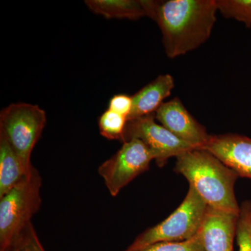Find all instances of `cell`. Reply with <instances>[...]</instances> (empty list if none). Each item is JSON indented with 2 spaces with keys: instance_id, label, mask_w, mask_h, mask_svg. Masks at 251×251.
<instances>
[{
  "instance_id": "1",
  "label": "cell",
  "mask_w": 251,
  "mask_h": 251,
  "mask_svg": "<svg viewBox=\"0 0 251 251\" xmlns=\"http://www.w3.org/2000/svg\"><path fill=\"white\" fill-rule=\"evenodd\" d=\"M148 17L158 24L166 55L174 59L210 38L219 11L216 0H144Z\"/></svg>"
},
{
  "instance_id": "2",
  "label": "cell",
  "mask_w": 251,
  "mask_h": 251,
  "mask_svg": "<svg viewBox=\"0 0 251 251\" xmlns=\"http://www.w3.org/2000/svg\"><path fill=\"white\" fill-rule=\"evenodd\" d=\"M175 173L183 175L207 206L239 214L234 192L239 175L219 158L203 149L191 150L176 157Z\"/></svg>"
},
{
  "instance_id": "3",
  "label": "cell",
  "mask_w": 251,
  "mask_h": 251,
  "mask_svg": "<svg viewBox=\"0 0 251 251\" xmlns=\"http://www.w3.org/2000/svg\"><path fill=\"white\" fill-rule=\"evenodd\" d=\"M42 177L32 166L17 185L0 198V251H4L40 209Z\"/></svg>"
},
{
  "instance_id": "4",
  "label": "cell",
  "mask_w": 251,
  "mask_h": 251,
  "mask_svg": "<svg viewBox=\"0 0 251 251\" xmlns=\"http://www.w3.org/2000/svg\"><path fill=\"white\" fill-rule=\"evenodd\" d=\"M207 204L193 186L179 207L161 223L150 227L135 238L124 251H138L158 242H184L197 235Z\"/></svg>"
},
{
  "instance_id": "5",
  "label": "cell",
  "mask_w": 251,
  "mask_h": 251,
  "mask_svg": "<svg viewBox=\"0 0 251 251\" xmlns=\"http://www.w3.org/2000/svg\"><path fill=\"white\" fill-rule=\"evenodd\" d=\"M46 120V112L30 103H12L0 113V133L28 171L33 166L31 153L45 128Z\"/></svg>"
},
{
  "instance_id": "6",
  "label": "cell",
  "mask_w": 251,
  "mask_h": 251,
  "mask_svg": "<svg viewBox=\"0 0 251 251\" xmlns=\"http://www.w3.org/2000/svg\"><path fill=\"white\" fill-rule=\"evenodd\" d=\"M152 153L139 139L125 142L120 150L103 162L98 169L109 193L113 197L135 178L150 168Z\"/></svg>"
},
{
  "instance_id": "7",
  "label": "cell",
  "mask_w": 251,
  "mask_h": 251,
  "mask_svg": "<svg viewBox=\"0 0 251 251\" xmlns=\"http://www.w3.org/2000/svg\"><path fill=\"white\" fill-rule=\"evenodd\" d=\"M139 139L152 153L157 166L163 168L172 157H178L197 147L179 139L156 122L155 114L127 122L122 143Z\"/></svg>"
},
{
  "instance_id": "8",
  "label": "cell",
  "mask_w": 251,
  "mask_h": 251,
  "mask_svg": "<svg viewBox=\"0 0 251 251\" xmlns=\"http://www.w3.org/2000/svg\"><path fill=\"white\" fill-rule=\"evenodd\" d=\"M155 118L175 136L202 149L210 135L185 108L178 97L164 102L155 112Z\"/></svg>"
},
{
  "instance_id": "9",
  "label": "cell",
  "mask_w": 251,
  "mask_h": 251,
  "mask_svg": "<svg viewBox=\"0 0 251 251\" xmlns=\"http://www.w3.org/2000/svg\"><path fill=\"white\" fill-rule=\"evenodd\" d=\"M202 149L219 158L239 177L251 179V138L236 133L211 135Z\"/></svg>"
},
{
  "instance_id": "10",
  "label": "cell",
  "mask_w": 251,
  "mask_h": 251,
  "mask_svg": "<svg viewBox=\"0 0 251 251\" xmlns=\"http://www.w3.org/2000/svg\"><path fill=\"white\" fill-rule=\"evenodd\" d=\"M238 216L207 206L198 232L206 251H234Z\"/></svg>"
},
{
  "instance_id": "11",
  "label": "cell",
  "mask_w": 251,
  "mask_h": 251,
  "mask_svg": "<svg viewBox=\"0 0 251 251\" xmlns=\"http://www.w3.org/2000/svg\"><path fill=\"white\" fill-rule=\"evenodd\" d=\"M175 80L170 74L160 75L132 96L133 105L127 120H135L155 114L163 100L171 96Z\"/></svg>"
},
{
  "instance_id": "12",
  "label": "cell",
  "mask_w": 251,
  "mask_h": 251,
  "mask_svg": "<svg viewBox=\"0 0 251 251\" xmlns=\"http://www.w3.org/2000/svg\"><path fill=\"white\" fill-rule=\"evenodd\" d=\"M88 9L108 19L136 21L148 16L144 0H87Z\"/></svg>"
},
{
  "instance_id": "13",
  "label": "cell",
  "mask_w": 251,
  "mask_h": 251,
  "mask_svg": "<svg viewBox=\"0 0 251 251\" xmlns=\"http://www.w3.org/2000/svg\"><path fill=\"white\" fill-rule=\"evenodd\" d=\"M29 172L0 133V198L17 185Z\"/></svg>"
},
{
  "instance_id": "14",
  "label": "cell",
  "mask_w": 251,
  "mask_h": 251,
  "mask_svg": "<svg viewBox=\"0 0 251 251\" xmlns=\"http://www.w3.org/2000/svg\"><path fill=\"white\" fill-rule=\"evenodd\" d=\"M127 122L126 117L108 109L99 117V128L100 135L108 140H118L122 142Z\"/></svg>"
},
{
  "instance_id": "15",
  "label": "cell",
  "mask_w": 251,
  "mask_h": 251,
  "mask_svg": "<svg viewBox=\"0 0 251 251\" xmlns=\"http://www.w3.org/2000/svg\"><path fill=\"white\" fill-rule=\"evenodd\" d=\"M218 10L224 17L233 18L251 27V0H216Z\"/></svg>"
},
{
  "instance_id": "16",
  "label": "cell",
  "mask_w": 251,
  "mask_h": 251,
  "mask_svg": "<svg viewBox=\"0 0 251 251\" xmlns=\"http://www.w3.org/2000/svg\"><path fill=\"white\" fill-rule=\"evenodd\" d=\"M236 237L239 251H251V201L240 204Z\"/></svg>"
},
{
  "instance_id": "17",
  "label": "cell",
  "mask_w": 251,
  "mask_h": 251,
  "mask_svg": "<svg viewBox=\"0 0 251 251\" xmlns=\"http://www.w3.org/2000/svg\"><path fill=\"white\" fill-rule=\"evenodd\" d=\"M4 251H46L32 223L29 224L13 239Z\"/></svg>"
},
{
  "instance_id": "18",
  "label": "cell",
  "mask_w": 251,
  "mask_h": 251,
  "mask_svg": "<svg viewBox=\"0 0 251 251\" xmlns=\"http://www.w3.org/2000/svg\"><path fill=\"white\" fill-rule=\"evenodd\" d=\"M138 251H206L199 234L184 242H158Z\"/></svg>"
},
{
  "instance_id": "19",
  "label": "cell",
  "mask_w": 251,
  "mask_h": 251,
  "mask_svg": "<svg viewBox=\"0 0 251 251\" xmlns=\"http://www.w3.org/2000/svg\"><path fill=\"white\" fill-rule=\"evenodd\" d=\"M133 100L132 97L126 94H117L109 101L108 110L117 112L128 118L131 111Z\"/></svg>"
}]
</instances>
